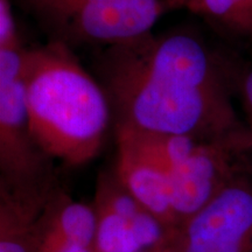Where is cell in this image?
<instances>
[{"label": "cell", "mask_w": 252, "mask_h": 252, "mask_svg": "<svg viewBox=\"0 0 252 252\" xmlns=\"http://www.w3.org/2000/svg\"><path fill=\"white\" fill-rule=\"evenodd\" d=\"M93 64L115 128L202 141L249 133L231 102V72L191 32H151L99 49Z\"/></svg>", "instance_id": "6da1fadb"}, {"label": "cell", "mask_w": 252, "mask_h": 252, "mask_svg": "<svg viewBox=\"0 0 252 252\" xmlns=\"http://www.w3.org/2000/svg\"><path fill=\"white\" fill-rule=\"evenodd\" d=\"M21 75L32 133L40 149L69 167L98 156L113 125L111 106L74 50L48 41L26 47Z\"/></svg>", "instance_id": "7a4b0ae2"}, {"label": "cell", "mask_w": 252, "mask_h": 252, "mask_svg": "<svg viewBox=\"0 0 252 252\" xmlns=\"http://www.w3.org/2000/svg\"><path fill=\"white\" fill-rule=\"evenodd\" d=\"M48 42L103 49L153 32L165 0H11Z\"/></svg>", "instance_id": "3957f363"}, {"label": "cell", "mask_w": 252, "mask_h": 252, "mask_svg": "<svg viewBox=\"0 0 252 252\" xmlns=\"http://www.w3.org/2000/svg\"><path fill=\"white\" fill-rule=\"evenodd\" d=\"M21 39L17 17L0 18V184L36 186L58 180L54 161L32 133L23 82Z\"/></svg>", "instance_id": "277c9868"}, {"label": "cell", "mask_w": 252, "mask_h": 252, "mask_svg": "<svg viewBox=\"0 0 252 252\" xmlns=\"http://www.w3.org/2000/svg\"><path fill=\"white\" fill-rule=\"evenodd\" d=\"M93 206L96 214L94 252H150L175 244L178 230L146 209L113 169L97 175Z\"/></svg>", "instance_id": "5b68a950"}, {"label": "cell", "mask_w": 252, "mask_h": 252, "mask_svg": "<svg viewBox=\"0 0 252 252\" xmlns=\"http://www.w3.org/2000/svg\"><path fill=\"white\" fill-rule=\"evenodd\" d=\"M250 135L201 141L184 162L169 173L172 208L179 228L208 206L228 186L248 175Z\"/></svg>", "instance_id": "8992f818"}, {"label": "cell", "mask_w": 252, "mask_h": 252, "mask_svg": "<svg viewBox=\"0 0 252 252\" xmlns=\"http://www.w3.org/2000/svg\"><path fill=\"white\" fill-rule=\"evenodd\" d=\"M176 252H252V180L231 182L181 226Z\"/></svg>", "instance_id": "52a82bcc"}, {"label": "cell", "mask_w": 252, "mask_h": 252, "mask_svg": "<svg viewBox=\"0 0 252 252\" xmlns=\"http://www.w3.org/2000/svg\"><path fill=\"white\" fill-rule=\"evenodd\" d=\"M58 185L0 184V252H40V216Z\"/></svg>", "instance_id": "ba28073f"}, {"label": "cell", "mask_w": 252, "mask_h": 252, "mask_svg": "<svg viewBox=\"0 0 252 252\" xmlns=\"http://www.w3.org/2000/svg\"><path fill=\"white\" fill-rule=\"evenodd\" d=\"M116 146L113 171L122 185L153 215L180 231L172 208L169 172L145 158L125 140L116 138Z\"/></svg>", "instance_id": "9c48e42d"}, {"label": "cell", "mask_w": 252, "mask_h": 252, "mask_svg": "<svg viewBox=\"0 0 252 252\" xmlns=\"http://www.w3.org/2000/svg\"><path fill=\"white\" fill-rule=\"evenodd\" d=\"M39 235L40 252L60 245H78L94 250L96 214L93 203L76 200L59 184L40 216Z\"/></svg>", "instance_id": "30bf717a"}, {"label": "cell", "mask_w": 252, "mask_h": 252, "mask_svg": "<svg viewBox=\"0 0 252 252\" xmlns=\"http://www.w3.org/2000/svg\"><path fill=\"white\" fill-rule=\"evenodd\" d=\"M115 135L169 173L184 162L202 141L189 135L154 133L122 127L115 128Z\"/></svg>", "instance_id": "8fae6325"}, {"label": "cell", "mask_w": 252, "mask_h": 252, "mask_svg": "<svg viewBox=\"0 0 252 252\" xmlns=\"http://www.w3.org/2000/svg\"><path fill=\"white\" fill-rule=\"evenodd\" d=\"M186 8L229 35L252 41V0H189Z\"/></svg>", "instance_id": "7c38bea8"}, {"label": "cell", "mask_w": 252, "mask_h": 252, "mask_svg": "<svg viewBox=\"0 0 252 252\" xmlns=\"http://www.w3.org/2000/svg\"><path fill=\"white\" fill-rule=\"evenodd\" d=\"M232 78V83L237 88L245 113V125L252 143V68L247 69L239 77Z\"/></svg>", "instance_id": "4fadbf2b"}, {"label": "cell", "mask_w": 252, "mask_h": 252, "mask_svg": "<svg viewBox=\"0 0 252 252\" xmlns=\"http://www.w3.org/2000/svg\"><path fill=\"white\" fill-rule=\"evenodd\" d=\"M41 252H94L93 249H88L78 245H60V247H53L43 249Z\"/></svg>", "instance_id": "5bb4252c"}, {"label": "cell", "mask_w": 252, "mask_h": 252, "mask_svg": "<svg viewBox=\"0 0 252 252\" xmlns=\"http://www.w3.org/2000/svg\"><path fill=\"white\" fill-rule=\"evenodd\" d=\"M168 5L169 9H180V8H186L189 0H165Z\"/></svg>", "instance_id": "9a60e30c"}, {"label": "cell", "mask_w": 252, "mask_h": 252, "mask_svg": "<svg viewBox=\"0 0 252 252\" xmlns=\"http://www.w3.org/2000/svg\"><path fill=\"white\" fill-rule=\"evenodd\" d=\"M150 252H176L175 247L172 245V247L166 248V249H160V250H154V251H150Z\"/></svg>", "instance_id": "2e32d148"}]
</instances>
